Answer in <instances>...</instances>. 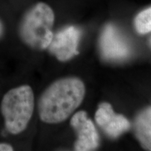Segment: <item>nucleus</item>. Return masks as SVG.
I'll return each instance as SVG.
<instances>
[{"label":"nucleus","instance_id":"nucleus-1","mask_svg":"<svg viewBox=\"0 0 151 151\" xmlns=\"http://www.w3.org/2000/svg\"><path fill=\"white\" fill-rule=\"evenodd\" d=\"M85 94V85L78 78L67 77L55 81L39 98V118L47 124L64 122L81 104Z\"/></svg>","mask_w":151,"mask_h":151},{"label":"nucleus","instance_id":"nucleus-2","mask_svg":"<svg viewBox=\"0 0 151 151\" xmlns=\"http://www.w3.org/2000/svg\"><path fill=\"white\" fill-rule=\"evenodd\" d=\"M35 110V94L28 85L15 87L6 92L0 104V112L6 131L17 135L27 129Z\"/></svg>","mask_w":151,"mask_h":151},{"label":"nucleus","instance_id":"nucleus-3","mask_svg":"<svg viewBox=\"0 0 151 151\" xmlns=\"http://www.w3.org/2000/svg\"><path fill=\"white\" fill-rule=\"evenodd\" d=\"M55 14L50 6L38 2L22 17L18 33L26 46L37 50L48 48L52 37Z\"/></svg>","mask_w":151,"mask_h":151},{"label":"nucleus","instance_id":"nucleus-4","mask_svg":"<svg viewBox=\"0 0 151 151\" xmlns=\"http://www.w3.org/2000/svg\"><path fill=\"white\" fill-rule=\"evenodd\" d=\"M99 50L103 59L109 61H120L130 55L127 41L112 24L104 28L99 39Z\"/></svg>","mask_w":151,"mask_h":151},{"label":"nucleus","instance_id":"nucleus-5","mask_svg":"<svg viewBox=\"0 0 151 151\" xmlns=\"http://www.w3.org/2000/svg\"><path fill=\"white\" fill-rule=\"evenodd\" d=\"M81 34V30L74 26H69L60 30L54 34L48 48L49 52L60 62L68 61L78 54L77 48Z\"/></svg>","mask_w":151,"mask_h":151},{"label":"nucleus","instance_id":"nucleus-6","mask_svg":"<svg viewBox=\"0 0 151 151\" xmlns=\"http://www.w3.org/2000/svg\"><path fill=\"white\" fill-rule=\"evenodd\" d=\"M70 124L77 134L74 144L75 150L90 151L98 148L99 134L86 111H81L76 113L71 119Z\"/></svg>","mask_w":151,"mask_h":151},{"label":"nucleus","instance_id":"nucleus-7","mask_svg":"<svg viewBox=\"0 0 151 151\" xmlns=\"http://www.w3.org/2000/svg\"><path fill=\"white\" fill-rule=\"evenodd\" d=\"M95 120L98 125L109 137L117 138L129 130V120L121 114L113 111L109 103H101L95 113Z\"/></svg>","mask_w":151,"mask_h":151},{"label":"nucleus","instance_id":"nucleus-8","mask_svg":"<svg viewBox=\"0 0 151 151\" xmlns=\"http://www.w3.org/2000/svg\"><path fill=\"white\" fill-rule=\"evenodd\" d=\"M134 132L145 150L151 151V107L141 111L134 122Z\"/></svg>","mask_w":151,"mask_h":151},{"label":"nucleus","instance_id":"nucleus-9","mask_svg":"<svg viewBox=\"0 0 151 151\" xmlns=\"http://www.w3.org/2000/svg\"><path fill=\"white\" fill-rule=\"evenodd\" d=\"M134 27L138 33L144 35L151 32V7L141 11L134 20Z\"/></svg>","mask_w":151,"mask_h":151},{"label":"nucleus","instance_id":"nucleus-10","mask_svg":"<svg viewBox=\"0 0 151 151\" xmlns=\"http://www.w3.org/2000/svg\"><path fill=\"white\" fill-rule=\"evenodd\" d=\"M14 150V147L10 143H0V151H13Z\"/></svg>","mask_w":151,"mask_h":151},{"label":"nucleus","instance_id":"nucleus-11","mask_svg":"<svg viewBox=\"0 0 151 151\" xmlns=\"http://www.w3.org/2000/svg\"><path fill=\"white\" fill-rule=\"evenodd\" d=\"M4 34V25L1 22V20H0V39H1V37L3 36Z\"/></svg>","mask_w":151,"mask_h":151}]
</instances>
